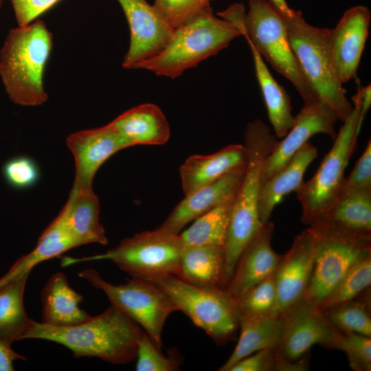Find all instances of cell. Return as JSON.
Instances as JSON below:
<instances>
[{
    "mask_svg": "<svg viewBox=\"0 0 371 371\" xmlns=\"http://www.w3.org/2000/svg\"><path fill=\"white\" fill-rule=\"evenodd\" d=\"M144 333L134 320L111 304L103 313L74 326L58 327L33 320L25 339L61 344L76 358L97 357L113 364H126L136 358Z\"/></svg>",
    "mask_w": 371,
    "mask_h": 371,
    "instance_id": "1",
    "label": "cell"
},
{
    "mask_svg": "<svg viewBox=\"0 0 371 371\" xmlns=\"http://www.w3.org/2000/svg\"><path fill=\"white\" fill-rule=\"evenodd\" d=\"M244 140L247 153L245 172L232 203L224 245L225 286L242 251L263 224L258 215L262 170L278 141L270 127L260 119L247 124Z\"/></svg>",
    "mask_w": 371,
    "mask_h": 371,
    "instance_id": "2",
    "label": "cell"
},
{
    "mask_svg": "<svg viewBox=\"0 0 371 371\" xmlns=\"http://www.w3.org/2000/svg\"><path fill=\"white\" fill-rule=\"evenodd\" d=\"M52 45V35L41 20L9 32L0 54V76L14 103L34 106L47 100L43 73Z\"/></svg>",
    "mask_w": 371,
    "mask_h": 371,
    "instance_id": "3",
    "label": "cell"
},
{
    "mask_svg": "<svg viewBox=\"0 0 371 371\" xmlns=\"http://www.w3.org/2000/svg\"><path fill=\"white\" fill-rule=\"evenodd\" d=\"M243 36L234 23L218 19L212 8L175 29L166 46L134 69L175 78L202 60L218 54L236 37Z\"/></svg>",
    "mask_w": 371,
    "mask_h": 371,
    "instance_id": "4",
    "label": "cell"
},
{
    "mask_svg": "<svg viewBox=\"0 0 371 371\" xmlns=\"http://www.w3.org/2000/svg\"><path fill=\"white\" fill-rule=\"evenodd\" d=\"M289 43L304 78L319 100L344 122L353 106L338 76L332 56L330 29L308 23L300 11L285 19Z\"/></svg>",
    "mask_w": 371,
    "mask_h": 371,
    "instance_id": "5",
    "label": "cell"
},
{
    "mask_svg": "<svg viewBox=\"0 0 371 371\" xmlns=\"http://www.w3.org/2000/svg\"><path fill=\"white\" fill-rule=\"evenodd\" d=\"M352 101L353 109L337 133L330 150L313 177L304 181L295 192L302 207L301 221L304 225L310 226L323 218L345 183V170L361 131L360 104L356 94Z\"/></svg>",
    "mask_w": 371,
    "mask_h": 371,
    "instance_id": "6",
    "label": "cell"
},
{
    "mask_svg": "<svg viewBox=\"0 0 371 371\" xmlns=\"http://www.w3.org/2000/svg\"><path fill=\"white\" fill-rule=\"evenodd\" d=\"M183 244L179 234L161 227L144 231L122 240L107 251L81 258L65 256L60 265L95 260H110L132 278L150 280L179 272Z\"/></svg>",
    "mask_w": 371,
    "mask_h": 371,
    "instance_id": "7",
    "label": "cell"
},
{
    "mask_svg": "<svg viewBox=\"0 0 371 371\" xmlns=\"http://www.w3.org/2000/svg\"><path fill=\"white\" fill-rule=\"evenodd\" d=\"M148 281L161 289L177 311L184 313L218 344L234 337L239 329V315L236 300L225 289L199 286L175 275Z\"/></svg>",
    "mask_w": 371,
    "mask_h": 371,
    "instance_id": "8",
    "label": "cell"
},
{
    "mask_svg": "<svg viewBox=\"0 0 371 371\" xmlns=\"http://www.w3.org/2000/svg\"><path fill=\"white\" fill-rule=\"evenodd\" d=\"M242 32L261 56L293 84L304 103L319 100L301 71L291 47L285 19L269 1L249 0Z\"/></svg>",
    "mask_w": 371,
    "mask_h": 371,
    "instance_id": "9",
    "label": "cell"
},
{
    "mask_svg": "<svg viewBox=\"0 0 371 371\" xmlns=\"http://www.w3.org/2000/svg\"><path fill=\"white\" fill-rule=\"evenodd\" d=\"M308 227L315 232L317 245L311 277L302 298L318 306L349 269L371 254V235L349 232L323 221Z\"/></svg>",
    "mask_w": 371,
    "mask_h": 371,
    "instance_id": "10",
    "label": "cell"
},
{
    "mask_svg": "<svg viewBox=\"0 0 371 371\" xmlns=\"http://www.w3.org/2000/svg\"><path fill=\"white\" fill-rule=\"evenodd\" d=\"M78 276L102 291L111 304L139 324L161 350V335L168 316L177 311L166 293L155 284L132 278L126 284H113L104 280L93 269H86Z\"/></svg>",
    "mask_w": 371,
    "mask_h": 371,
    "instance_id": "11",
    "label": "cell"
},
{
    "mask_svg": "<svg viewBox=\"0 0 371 371\" xmlns=\"http://www.w3.org/2000/svg\"><path fill=\"white\" fill-rule=\"evenodd\" d=\"M339 334L317 306L304 298L283 315L280 341L274 348L280 371L308 369V353L316 344L333 349Z\"/></svg>",
    "mask_w": 371,
    "mask_h": 371,
    "instance_id": "12",
    "label": "cell"
},
{
    "mask_svg": "<svg viewBox=\"0 0 371 371\" xmlns=\"http://www.w3.org/2000/svg\"><path fill=\"white\" fill-rule=\"evenodd\" d=\"M316 245L315 232L308 227L283 254L275 272L276 303L271 315L282 317L302 299L311 277Z\"/></svg>",
    "mask_w": 371,
    "mask_h": 371,
    "instance_id": "13",
    "label": "cell"
},
{
    "mask_svg": "<svg viewBox=\"0 0 371 371\" xmlns=\"http://www.w3.org/2000/svg\"><path fill=\"white\" fill-rule=\"evenodd\" d=\"M337 120L335 113L324 102L317 100L304 103L291 129L281 141H278L266 158L261 183L282 168L313 135L326 134L333 140L337 133L335 129Z\"/></svg>",
    "mask_w": 371,
    "mask_h": 371,
    "instance_id": "14",
    "label": "cell"
},
{
    "mask_svg": "<svg viewBox=\"0 0 371 371\" xmlns=\"http://www.w3.org/2000/svg\"><path fill=\"white\" fill-rule=\"evenodd\" d=\"M130 30V44L122 66L134 69L139 63L159 54L172 38L171 28L146 0H117Z\"/></svg>",
    "mask_w": 371,
    "mask_h": 371,
    "instance_id": "15",
    "label": "cell"
},
{
    "mask_svg": "<svg viewBox=\"0 0 371 371\" xmlns=\"http://www.w3.org/2000/svg\"><path fill=\"white\" fill-rule=\"evenodd\" d=\"M370 12L364 5L348 9L334 29H330L334 63L344 84L355 78L369 34Z\"/></svg>",
    "mask_w": 371,
    "mask_h": 371,
    "instance_id": "16",
    "label": "cell"
},
{
    "mask_svg": "<svg viewBox=\"0 0 371 371\" xmlns=\"http://www.w3.org/2000/svg\"><path fill=\"white\" fill-rule=\"evenodd\" d=\"M67 145L75 162L73 186L82 188H92L100 166L113 155L127 148L109 124L69 135Z\"/></svg>",
    "mask_w": 371,
    "mask_h": 371,
    "instance_id": "17",
    "label": "cell"
},
{
    "mask_svg": "<svg viewBox=\"0 0 371 371\" xmlns=\"http://www.w3.org/2000/svg\"><path fill=\"white\" fill-rule=\"evenodd\" d=\"M274 225L263 223L238 258L232 276L225 289L235 300L275 272L283 254L272 248Z\"/></svg>",
    "mask_w": 371,
    "mask_h": 371,
    "instance_id": "18",
    "label": "cell"
},
{
    "mask_svg": "<svg viewBox=\"0 0 371 371\" xmlns=\"http://www.w3.org/2000/svg\"><path fill=\"white\" fill-rule=\"evenodd\" d=\"M245 168L246 166L234 170L185 195L159 227L179 234L186 225L200 216L218 205L233 201L243 181Z\"/></svg>",
    "mask_w": 371,
    "mask_h": 371,
    "instance_id": "19",
    "label": "cell"
},
{
    "mask_svg": "<svg viewBox=\"0 0 371 371\" xmlns=\"http://www.w3.org/2000/svg\"><path fill=\"white\" fill-rule=\"evenodd\" d=\"M127 148L162 145L170 138L168 120L159 106L145 103L124 112L109 123Z\"/></svg>",
    "mask_w": 371,
    "mask_h": 371,
    "instance_id": "20",
    "label": "cell"
},
{
    "mask_svg": "<svg viewBox=\"0 0 371 371\" xmlns=\"http://www.w3.org/2000/svg\"><path fill=\"white\" fill-rule=\"evenodd\" d=\"M247 160V150L241 144L229 145L210 155H194L188 157L179 169L184 194L245 166Z\"/></svg>",
    "mask_w": 371,
    "mask_h": 371,
    "instance_id": "21",
    "label": "cell"
},
{
    "mask_svg": "<svg viewBox=\"0 0 371 371\" xmlns=\"http://www.w3.org/2000/svg\"><path fill=\"white\" fill-rule=\"evenodd\" d=\"M317 156V148L308 142L282 168L261 183L258 215L262 223L270 221L276 206L286 195L300 188L306 169Z\"/></svg>",
    "mask_w": 371,
    "mask_h": 371,
    "instance_id": "22",
    "label": "cell"
},
{
    "mask_svg": "<svg viewBox=\"0 0 371 371\" xmlns=\"http://www.w3.org/2000/svg\"><path fill=\"white\" fill-rule=\"evenodd\" d=\"M65 227L79 246L108 239L100 221V202L93 188L72 186L69 198L60 210Z\"/></svg>",
    "mask_w": 371,
    "mask_h": 371,
    "instance_id": "23",
    "label": "cell"
},
{
    "mask_svg": "<svg viewBox=\"0 0 371 371\" xmlns=\"http://www.w3.org/2000/svg\"><path fill=\"white\" fill-rule=\"evenodd\" d=\"M42 323L58 327L81 324L90 315L79 304L83 296L69 284L63 272L52 274L41 291Z\"/></svg>",
    "mask_w": 371,
    "mask_h": 371,
    "instance_id": "24",
    "label": "cell"
},
{
    "mask_svg": "<svg viewBox=\"0 0 371 371\" xmlns=\"http://www.w3.org/2000/svg\"><path fill=\"white\" fill-rule=\"evenodd\" d=\"M320 221L349 232L371 235V188L353 187L345 181Z\"/></svg>",
    "mask_w": 371,
    "mask_h": 371,
    "instance_id": "25",
    "label": "cell"
},
{
    "mask_svg": "<svg viewBox=\"0 0 371 371\" xmlns=\"http://www.w3.org/2000/svg\"><path fill=\"white\" fill-rule=\"evenodd\" d=\"M224 247L202 245L183 247L177 276L205 288L225 289Z\"/></svg>",
    "mask_w": 371,
    "mask_h": 371,
    "instance_id": "26",
    "label": "cell"
},
{
    "mask_svg": "<svg viewBox=\"0 0 371 371\" xmlns=\"http://www.w3.org/2000/svg\"><path fill=\"white\" fill-rule=\"evenodd\" d=\"M250 47L256 76L261 89L269 120L277 138H282L295 122L291 99L284 88L273 77L251 41L245 37Z\"/></svg>",
    "mask_w": 371,
    "mask_h": 371,
    "instance_id": "27",
    "label": "cell"
},
{
    "mask_svg": "<svg viewBox=\"0 0 371 371\" xmlns=\"http://www.w3.org/2000/svg\"><path fill=\"white\" fill-rule=\"evenodd\" d=\"M78 246L77 241L67 231L63 216L59 213L43 232L35 247L19 258L0 281L5 282L30 274L32 269L41 262L57 258Z\"/></svg>",
    "mask_w": 371,
    "mask_h": 371,
    "instance_id": "28",
    "label": "cell"
},
{
    "mask_svg": "<svg viewBox=\"0 0 371 371\" xmlns=\"http://www.w3.org/2000/svg\"><path fill=\"white\" fill-rule=\"evenodd\" d=\"M283 328V316L271 315L239 319L240 335L236 347L218 369L229 371L240 359L261 350L275 348L279 344Z\"/></svg>",
    "mask_w": 371,
    "mask_h": 371,
    "instance_id": "29",
    "label": "cell"
},
{
    "mask_svg": "<svg viewBox=\"0 0 371 371\" xmlns=\"http://www.w3.org/2000/svg\"><path fill=\"white\" fill-rule=\"evenodd\" d=\"M29 275L0 282V339L10 345L25 339L33 321L27 316L23 303Z\"/></svg>",
    "mask_w": 371,
    "mask_h": 371,
    "instance_id": "30",
    "label": "cell"
},
{
    "mask_svg": "<svg viewBox=\"0 0 371 371\" xmlns=\"http://www.w3.org/2000/svg\"><path fill=\"white\" fill-rule=\"evenodd\" d=\"M233 201L218 205L193 221L188 228L179 234L183 247H224Z\"/></svg>",
    "mask_w": 371,
    "mask_h": 371,
    "instance_id": "31",
    "label": "cell"
},
{
    "mask_svg": "<svg viewBox=\"0 0 371 371\" xmlns=\"http://www.w3.org/2000/svg\"><path fill=\"white\" fill-rule=\"evenodd\" d=\"M321 311L337 330L371 337L370 289L355 299Z\"/></svg>",
    "mask_w": 371,
    "mask_h": 371,
    "instance_id": "32",
    "label": "cell"
},
{
    "mask_svg": "<svg viewBox=\"0 0 371 371\" xmlns=\"http://www.w3.org/2000/svg\"><path fill=\"white\" fill-rule=\"evenodd\" d=\"M371 254L356 262L319 304L323 310L355 299L370 288Z\"/></svg>",
    "mask_w": 371,
    "mask_h": 371,
    "instance_id": "33",
    "label": "cell"
},
{
    "mask_svg": "<svg viewBox=\"0 0 371 371\" xmlns=\"http://www.w3.org/2000/svg\"><path fill=\"white\" fill-rule=\"evenodd\" d=\"M275 272L236 300L239 319L271 315L276 303Z\"/></svg>",
    "mask_w": 371,
    "mask_h": 371,
    "instance_id": "34",
    "label": "cell"
},
{
    "mask_svg": "<svg viewBox=\"0 0 371 371\" xmlns=\"http://www.w3.org/2000/svg\"><path fill=\"white\" fill-rule=\"evenodd\" d=\"M211 0H155L153 5L174 30L211 8Z\"/></svg>",
    "mask_w": 371,
    "mask_h": 371,
    "instance_id": "35",
    "label": "cell"
},
{
    "mask_svg": "<svg viewBox=\"0 0 371 371\" xmlns=\"http://www.w3.org/2000/svg\"><path fill=\"white\" fill-rule=\"evenodd\" d=\"M333 349L345 352L353 370H371V337L339 331Z\"/></svg>",
    "mask_w": 371,
    "mask_h": 371,
    "instance_id": "36",
    "label": "cell"
},
{
    "mask_svg": "<svg viewBox=\"0 0 371 371\" xmlns=\"http://www.w3.org/2000/svg\"><path fill=\"white\" fill-rule=\"evenodd\" d=\"M136 358L137 371L178 370L182 363L177 352L164 356L145 332L138 342Z\"/></svg>",
    "mask_w": 371,
    "mask_h": 371,
    "instance_id": "37",
    "label": "cell"
},
{
    "mask_svg": "<svg viewBox=\"0 0 371 371\" xmlns=\"http://www.w3.org/2000/svg\"><path fill=\"white\" fill-rule=\"evenodd\" d=\"M3 175L8 183L13 188L26 189L37 183L40 171L37 164L32 158L19 156L5 163Z\"/></svg>",
    "mask_w": 371,
    "mask_h": 371,
    "instance_id": "38",
    "label": "cell"
},
{
    "mask_svg": "<svg viewBox=\"0 0 371 371\" xmlns=\"http://www.w3.org/2000/svg\"><path fill=\"white\" fill-rule=\"evenodd\" d=\"M274 348L256 352L236 363L229 371H277Z\"/></svg>",
    "mask_w": 371,
    "mask_h": 371,
    "instance_id": "39",
    "label": "cell"
},
{
    "mask_svg": "<svg viewBox=\"0 0 371 371\" xmlns=\"http://www.w3.org/2000/svg\"><path fill=\"white\" fill-rule=\"evenodd\" d=\"M59 0H11L19 26H23L43 14Z\"/></svg>",
    "mask_w": 371,
    "mask_h": 371,
    "instance_id": "40",
    "label": "cell"
},
{
    "mask_svg": "<svg viewBox=\"0 0 371 371\" xmlns=\"http://www.w3.org/2000/svg\"><path fill=\"white\" fill-rule=\"evenodd\" d=\"M346 183L357 188H371V141L369 139L365 150L356 162Z\"/></svg>",
    "mask_w": 371,
    "mask_h": 371,
    "instance_id": "41",
    "label": "cell"
},
{
    "mask_svg": "<svg viewBox=\"0 0 371 371\" xmlns=\"http://www.w3.org/2000/svg\"><path fill=\"white\" fill-rule=\"evenodd\" d=\"M25 359V357L12 350L10 344L0 339V371H12L14 370V361Z\"/></svg>",
    "mask_w": 371,
    "mask_h": 371,
    "instance_id": "42",
    "label": "cell"
},
{
    "mask_svg": "<svg viewBox=\"0 0 371 371\" xmlns=\"http://www.w3.org/2000/svg\"><path fill=\"white\" fill-rule=\"evenodd\" d=\"M356 95H357L359 98V104H360V117H359V126L361 129L362 127V124L363 122L365 116L371 105V86L370 85H368L363 87H359Z\"/></svg>",
    "mask_w": 371,
    "mask_h": 371,
    "instance_id": "43",
    "label": "cell"
},
{
    "mask_svg": "<svg viewBox=\"0 0 371 371\" xmlns=\"http://www.w3.org/2000/svg\"><path fill=\"white\" fill-rule=\"evenodd\" d=\"M269 1L284 19H289L295 12V10L288 5L286 0H269Z\"/></svg>",
    "mask_w": 371,
    "mask_h": 371,
    "instance_id": "44",
    "label": "cell"
},
{
    "mask_svg": "<svg viewBox=\"0 0 371 371\" xmlns=\"http://www.w3.org/2000/svg\"><path fill=\"white\" fill-rule=\"evenodd\" d=\"M2 1H3V0H0V8H1V5H2Z\"/></svg>",
    "mask_w": 371,
    "mask_h": 371,
    "instance_id": "45",
    "label": "cell"
}]
</instances>
